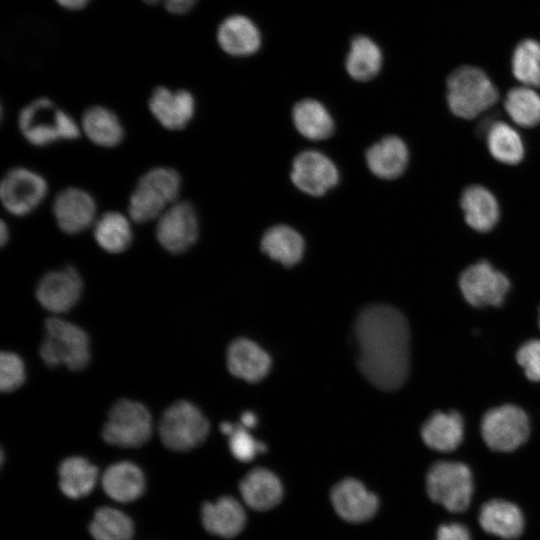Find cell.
<instances>
[{
	"mask_svg": "<svg viewBox=\"0 0 540 540\" xmlns=\"http://www.w3.org/2000/svg\"><path fill=\"white\" fill-rule=\"evenodd\" d=\"M353 339L356 363L374 387L393 391L407 379L410 333L404 315L385 304H372L358 314Z\"/></svg>",
	"mask_w": 540,
	"mask_h": 540,
	"instance_id": "6da1fadb",
	"label": "cell"
},
{
	"mask_svg": "<svg viewBox=\"0 0 540 540\" xmlns=\"http://www.w3.org/2000/svg\"><path fill=\"white\" fill-rule=\"evenodd\" d=\"M17 125L23 138L35 147L76 140L81 133L76 120L48 97L27 103L18 114Z\"/></svg>",
	"mask_w": 540,
	"mask_h": 540,
	"instance_id": "7a4b0ae2",
	"label": "cell"
},
{
	"mask_svg": "<svg viewBox=\"0 0 540 540\" xmlns=\"http://www.w3.org/2000/svg\"><path fill=\"white\" fill-rule=\"evenodd\" d=\"M182 188L180 174L168 166L149 169L138 179L128 200V213L137 223L158 219L178 198Z\"/></svg>",
	"mask_w": 540,
	"mask_h": 540,
	"instance_id": "3957f363",
	"label": "cell"
},
{
	"mask_svg": "<svg viewBox=\"0 0 540 540\" xmlns=\"http://www.w3.org/2000/svg\"><path fill=\"white\" fill-rule=\"evenodd\" d=\"M447 103L451 112L463 119H473L498 100L497 88L481 68L461 65L447 77Z\"/></svg>",
	"mask_w": 540,
	"mask_h": 540,
	"instance_id": "277c9868",
	"label": "cell"
},
{
	"mask_svg": "<svg viewBox=\"0 0 540 540\" xmlns=\"http://www.w3.org/2000/svg\"><path fill=\"white\" fill-rule=\"evenodd\" d=\"M40 356L50 367L65 365L73 371L81 370L90 359L88 336L73 323L60 318H49L45 322Z\"/></svg>",
	"mask_w": 540,
	"mask_h": 540,
	"instance_id": "5b68a950",
	"label": "cell"
},
{
	"mask_svg": "<svg viewBox=\"0 0 540 540\" xmlns=\"http://www.w3.org/2000/svg\"><path fill=\"white\" fill-rule=\"evenodd\" d=\"M429 498L450 512H463L471 502L473 476L470 468L458 461H439L426 477Z\"/></svg>",
	"mask_w": 540,
	"mask_h": 540,
	"instance_id": "8992f818",
	"label": "cell"
},
{
	"mask_svg": "<svg viewBox=\"0 0 540 540\" xmlns=\"http://www.w3.org/2000/svg\"><path fill=\"white\" fill-rule=\"evenodd\" d=\"M159 433L163 444L174 451H188L208 436L209 422L193 403L181 400L164 412Z\"/></svg>",
	"mask_w": 540,
	"mask_h": 540,
	"instance_id": "52a82bcc",
	"label": "cell"
},
{
	"mask_svg": "<svg viewBox=\"0 0 540 540\" xmlns=\"http://www.w3.org/2000/svg\"><path fill=\"white\" fill-rule=\"evenodd\" d=\"M152 433V418L141 403L129 399L117 401L109 411L103 427V439L119 447H139Z\"/></svg>",
	"mask_w": 540,
	"mask_h": 540,
	"instance_id": "ba28073f",
	"label": "cell"
},
{
	"mask_svg": "<svg viewBox=\"0 0 540 540\" xmlns=\"http://www.w3.org/2000/svg\"><path fill=\"white\" fill-rule=\"evenodd\" d=\"M48 188L46 179L37 171L23 166L13 167L2 177L1 203L11 215L24 217L41 205Z\"/></svg>",
	"mask_w": 540,
	"mask_h": 540,
	"instance_id": "9c48e42d",
	"label": "cell"
},
{
	"mask_svg": "<svg viewBox=\"0 0 540 540\" xmlns=\"http://www.w3.org/2000/svg\"><path fill=\"white\" fill-rule=\"evenodd\" d=\"M530 423L520 407L506 404L487 411L481 421V435L494 451L511 452L529 437Z\"/></svg>",
	"mask_w": 540,
	"mask_h": 540,
	"instance_id": "30bf717a",
	"label": "cell"
},
{
	"mask_svg": "<svg viewBox=\"0 0 540 540\" xmlns=\"http://www.w3.org/2000/svg\"><path fill=\"white\" fill-rule=\"evenodd\" d=\"M155 236L168 252L187 251L198 239L199 218L195 207L188 201L169 206L157 219Z\"/></svg>",
	"mask_w": 540,
	"mask_h": 540,
	"instance_id": "8fae6325",
	"label": "cell"
},
{
	"mask_svg": "<svg viewBox=\"0 0 540 540\" xmlns=\"http://www.w3.org/2000/svg\"><path fill=\"white\" fill-rule=\"evenodd\" d=\"M459 286L465 300L475 307L500 306L510 288L508 278L487 261L466 268Z\"/></svg>",
	"mask_w": 540,
	"mask_h": 540,
	"instance_id": "7c38bea8",
	"label": "cell"
},
{
	"mask_svg": "<svg viewBox=\"0 0 540 540\" xmlns=\"http://www.w3.org/2000/svg\"><path fill=\"white\" fill-rule=\"evenodd\" d=\"M296 188L311 196H322L335 187L339 172L334 162L316 150L299 153L292 162L290 173Z\"/></svg>",
	"mask_w": 540,
	"mask_h": 540,
	"instance_id": "4fadbf2b",
	"label": "cell"
},
{
	"mask_svg": "<svg viewBox=\"0 0 540 540\" xmlns=\"http://www.w3.org/2000/svg\"><path fill=\"white\" fill-rule=\"evenodd\" d=\"M96 213L94 197L79 187L62 189L52 203V214L58 228L69 235L83 232L95 223Z\"/></svg>",
	"mask_w": 540,
	"mask_h": 540,
	"instance_id": "5bb4252c",
	"label": "cell"
},
{
	"mask_svg": "<svg viewBox=\"0 0 540 540\" xmlns=\"http://www.w3.org/2000/svg\"><path fill=\"white\" fill-rule=\"evenodd\" d=\"M148 109L165 129L178 131L184 129L193 119L196 101L188 90L157 86L149 96Z\"/></svg>",
	"mask_w": 540,
	"mask_h": 540,
	"instance_id": "9a60e30c",
	"label": "cell"
},
{
	"mask_svg": "<svg viewBox=\"0 0 540 540\" xmlns=\"http://www.w3.org/2000/svg\"><path fill=\"white\" fill-rule=\"evenodd\" d=\"M330 499L335 512L351 523L370 520L379 508L378 497L363 483L353 478H347L335 484L331 490Z\"/></svg>",
	"mask_w": 540,
	"mask_h": 540,
	"instance_id": "2e32d148",
	"label": "cell"
},
{
	"mask_svg": "<svg viewBox=\"0 0 540 540\" xmlns=\"http://www.w3.org/2000/svg\"><path fill=\"white\" fill-rule=\"evenodd\" d=\"M82 292V280L71 266L62 270L51 271L40 280L36 296L39 303L53 313H62L71 309L79 300Z\"/></svg>",
	"mask_w": 540,
	"mask_h": 540,
	"instance_id": "e0dca14e",
	"label": "cell"
},
{
	"mask_svg": "<svg viewBox=\"0 0 540 540\" xmlns=\"http://www.w3.org/2000/svg\"><path fill=\"white\" fill-rule=\"evenodd\" d=\"M204 528L211 534L232 538L242 532L246 524L243 506L231 496H223L215 502H205L201 508Z\"/></svg>",
	"mask_w": 540,
	"mask_h": 540,
	"instance_id": "ac0fdd59",
	"label": "cell"
},
{
	"mask_svg": "<svg viewBox=\"0 0 540 540\" xmlns=\"http://www.w3.org/2000/svg\"><path fill=\"white\" fill-rule=\"evenodd\" d=\"M369 170L378 178L392 180L399 177L408 165L409 151L397 136H386L366 151Z\"/></svg>",
	"mask_w": 540,
	"mask_h": 540,
	"instance_id": "d6986e66",
	"label": "cell"
},
{
	"mask_svg": "<svg viewBox=\"0 0 540 540\" xmlns=\"http://www.w3.org/2000/svg\"><path fill=\"white\" fill-rule=\"evenodd\" d=\"M478 520L485 532L507 540L518 538L525 525L520 508L503 499L485 502L481 506Z\"/></svg>",
	"mask_w": 540,
	"mask_h": 540,
	"instance_id": "ffe728a7",
	"label": "cell"
},
{
	"mask_svg": "<svg viewBox=\"0 0 540 540\" xmlns=\"http://www.w3.org/2000/svg\"><path fill=\"white\" fill-rule=\"evenodd\" d=\"M227 366L234 376L247 382H257L268 374L271 359L256 343L240 338L228 348Z\"/></svg>",
	"mask_w": 540,
	"mask_h": 540,
	"instance_id": "44dd1931",
	"label": "cell"
},
{
	"mask_svg": "<svg viewBox=\"0 0 540 540\" xmlns=\"http://www.w3.org/2000/svg\"><path fill=\"white\" fill-rule=\"evenodd\" d=\"M239 489L245 504L257 511L272 509L279 504L283 496L280 479L263 467L249 471L241 480Z\"/></svg>",
	"mask_w": 540,
	"mask_h": 540,
	"instance_id": "7402d4cb",
	"label": "cell"
},
{
	"mask_svg": "<svg viewBox=\"0 0 540 540\" xmlns=\"http://www.w3.org/2000/svg\"><path fill=\"white\" fill-rule=\"evenodd\" d=\"M81 128L93 144L102 148L118 146L125 135L123 124L118 115L102 105H93L84 111Z\"/></svg>",
	"mask_w": 540,
	"mask_h": 540,
	"instance_id": "603a6c76",
	"label": "cell"
},
{
	"mask_svg": "<svg viewBox=\"0 0 540 540\" xmlns=\"http://www.w3.org/2000/svg\"><path fill=\"white\" fill-rule=\"evenodd\" d=\"M217 41L222 50L232 56H248L259 49L261 35L250 19L233 15L219 26Z\"/></svg>",
	"mask_w": 540,
	"mask_h": 540,
	"instance_id": "cb8c5ba5",
	"label": "cell"
},
{
	"mask_svg": "<svg viewBox=\"0 0 540 540\" xmlns=\"http://www.w3.org/2000/svg\"><path fill=\"white\" fill-rule=\"evenodd\" d=\"M467 224L478 232L492 230L499 220V205L495 196L485 187L471 185L460 199Z\"/></svg>",
	"mask_w": 540,
	"mask_h": 540,
	"instance_id": "d4e9b609",
	"label": "cell"
},
{
	"mask_svg": "<svg viewBox=\"0 0 540 540\" xmlns=\"http://www.w3.org/2000/svg\"><path fill=\"white\" fill-rule=\"evenodd\" d=\"M463 436V419L455 411L432 414L421 429L424 443L429 448L439 452L455 450L461 444Z\"/></svg>",
	"mask_w": 540,
	"mask_h": 540,
	"instance_id": "484cf974",
	"label": "cell"
},
{
	"mask_svg": "<svg viewBox=\"0 0 540 540\" xmlns=\"http://www.w3.org/2000/svg\"><path fill=\"white\" fill-rule=\"evenodd\" d=\"M105 493L117 502L139 498L145 488L144 475L134 463L123 461L109 466L102 476Z\"/></svg>",
	"mask_w": 540,
	"mask_h": 540,
	"instance_id": "4316f807",
	"label": "cell"
},
{
	"mask_svg": "<svg viewBox=\"0 0 540 540\" xmlns=\"http://www.w3.org/2000/svg\"><path fill=\"white\" fill-rule=\"evenodd\" d=\"M260 247L271 259L285 266H293L301 260L305 243L295 229L279 224L264 232Z\"/></svg>",
	"mask_w": 540,
	"mask_h": 540,
	"instance_id": "83f0119b",
	"label": "cell"
},
{
	"mask_svg": "<svg viewBox=\"0 0 540 540\" xmlns=\"http://www.w3.org/2000/svg\"><path fill=\"white\" fill-rule=\"evenodd\" d=\"M292 120L297 131L313 141L329 138L335 128L327 108L315 99L297 102L292 109Z\"/></svg>",
	"mask_w": 540,
	"mask_h": 540,
	"instance_id": "f1b7e54d",
	"label": "cell"
},
{
	"mask_svg": "<svg viewBox=\"0 0 540 540\" xmlns=\"http://www.w3.org/2000/svg\"><path fill=\"white\" fill-rule=\"evenodd\" d=\"M96 243L106 252L116 254L125 251L133 239L129 219L118 211H108L96 219L93 227Z\"/></svg>",
	"mask_w": 540,
	"mask_h": 540,
	"instance_id": "f546056e",
	"label": "cell"
},
{
	"mask_svg": "<svg viewBox=\"0 0 540 540\" xmlns=\"http://www.w3.org/2000/svg\"><path fill=\"white\" fill-rule=\"evenodd\" d=\"M485 135L488 151L498 162L516 165L524 158L523 140L510 124L494 121L487 127Z\"/></svg>",
	"mask_w": 540,
	"mask_h": 540,
	"instance_id": "4dcf8cb0",
	"label": "cell"
},
{
	"mask_svg": "<svg viewBox=\"0 0 540 540\" xmlns=\"http://www.w3.org/2000/svg\"><path fill=\"white\" fill-rule=\"evenodd\" d=\"M383 56L379 46L367 36H356L346 57V70L357 81L374 78L382 67Z\"/></svg>",
	"mask_w": 540,
	"mask_h": 540,
	"instance_id": "1f68e13d",
	"label": "cell"
},
{
	"mask_svg": "<svg viewBox=\"0 0 540 540\" xmlns=\"http://www.w3.org/2000/svg\"><path fill=\"white\" fill-rule=\"evenodd\" d=\"M97 467L79 456L64 459L59 466V485L62 492L73 499L88 495L97 480Z\"/></svg>",
	"mask_w": 540,
	"mask_h": 540,
	"instance_id": "d6a6232c",
	"label": "cell"
},
{
	"mask_svg": "<svg viewBox=\"0 0 540 540\" xmlns=\"http://www.w3.org/2000/svg\"><path fill=\"white\" fill-rule=\"evenodd\" d=\"M511 72L523 86L540 88V40L525 36L514 46L511 59Z\"/></svg>",
	"mask_w": 540,
	"mask_h": 540,
	"instance_id": "836d02e7",
	"label": "cell"
},
{
	"mask_svg": "<svg viewBox=\"0 0 540 540\" xmlns=\"http://www.w3.org/2000/svg\"><path fill=\"white\" fill-rule=\"evenodd\" d=\"M504 108L510 119L524 128L540 123V94L535 88L518 86L510 89L504 100Z\"/></svg>",
	"mask_w": 540,
	"mask_h": 540,
	"instance_id": "e575fe53",
	"label": "cell"
},
{
	"mask_svg": "<svg viewBox=\"0 0 540 540\" xmlns=\"http://www.w3.org/2000/svg\"><path fill=\"white\" fill-rule=\"evenodd\" d=\"M89 530L94 540H131L134 533L131 519L111 507L96 510Z\"/></svg>",
	"mask_w": 540,
	"mask_h": 540,
	"instance_id": "d590c367",
	"label": "cell"
},
{
	"mask_svg": "<svg viewBox=\"0 0 540 540\" xmlns=\"http://www.w3.org/2000/svg\"><path fill=\"white\" fill-rule=\"evenodd\" d=\"M228 438L231 454L241 462H249L266 451L264 443L256 440L242 424L233 425Z\"/></svg>",
	"mask_w": 540,
	"mask_h": 540,
	"instance_id": "8d00e7d4",
	"label": "cell"
},
{
	"mask_svg": "<svg viewBox=\"0 0 540 540\" xmlns=\"http://www.w3.org/2000/svg\"><path fill=\"white\" fill-rule=\"evenodd\" d=\"M25 381V366L15 353L2 352L0 355V388L3 392H11L19 388Z\"/></svg>",
	"mask_w": 540,
	"mask_h": 540,
	"instance_id": "74e56055",
	"label": "cell"
},
{
	"mask_svg": "<svg viewBox=\"0 0 540 540\" xmlns=\"http://www.w3.org/2000/svg\"><path fill=\"white\" fill-rule=\"evenodd\" d=\"M518 364L523 368L526 377L540 382V340L532 339L522 344L516 354Z\"/></svg>",
	"mask_w": 540,
	"mask_h": 540,
	"instance_id": "f35d334b",
	"label": "cell"
},
{
	"mask_svg": "<svg viewBox=\"0 0 540 540\" xmlns=\"http://www.w3.org/2000/svg\"><path fill=\"white\" fill-rule=\"evenodd\" d=\"M436 540H471L466 526L459 523L441 525L436 533Z\"/></svg>",
	"mask_w": 540,
	"mask_h": 540,
	"instance_id": "ab89813d",
	"label": "cell"
},
{
	"mask_svg": "<svg viewBox=\"0 0 540 540\" xmlns=\"http://www.w3.org/2000/svg\"><path fill=\"white\" fill-rule=\"evenodd\" d=\"M149 5L162 4L167 11L173 14H184L188 12L197 0H142Z\"/></svg>",
	"mask_w": 540,
	"mask_h": 540,
	"instance_id": "60d3db41",
	"label": "cell"
},
{
	"mask_svg": "<svg viewBox=\"0 0 540 540\" xmlns=\"http://www.w3.org/2000/svg\"><path fill=\"white\" fill-rule=\"evenodd\" d=\"M60 6L69 10H79L85 7L90 0H55Z\"/></svg>",
	"mask_w": 540,
	"mask_h": 540,
	"instance_id": "b9f144b4",
	"label": "cell"
},
{
	"mask_svg": "<svg viewBox=\"0 0 540 540\" xmlns=\"http://www.w3.org/2000/svg\"><path fill=\"white\" fill-rule=\"evenodd\" d=\"M257 423V417L252 412H245L241 416V424L246 428H252Z\"/></svg>",
	"mask_w": 540,
	"mask_h": 540,
	"instance_id": "7bdbcfd3",
	"label": "cell"
},
{
	"mask_svg": "<svg viewBox=\"0 0 540 540\" xmlns=\"http://www.w3.org/2000/svg\"><path fill=\"white\" fill-rule=\"evenodd\" d=\"M10 237L9 227L7 223L2 220L0 225V243L2 246H4L8 241Z\"/></svg>",
	"mask_w": 540,
	"mask_h": 540,
	"instance_id": "ee69618b",
	"label": "cell"
},
{
	"mask_svg": "<svg viewBox=\"0 0 540 540\" xmlns=\"http://www.w3.org/2000/svg\"><path fill=\"white\" fill-rule=\"evenodd\" d=\"M539 327H540V310H539Z\"/></svg>",
	"mask_w": 540,
	"mask_h": 540,
	"instance_id": "f6af8a7d",
	"label": "cell"
}]
</instances>
